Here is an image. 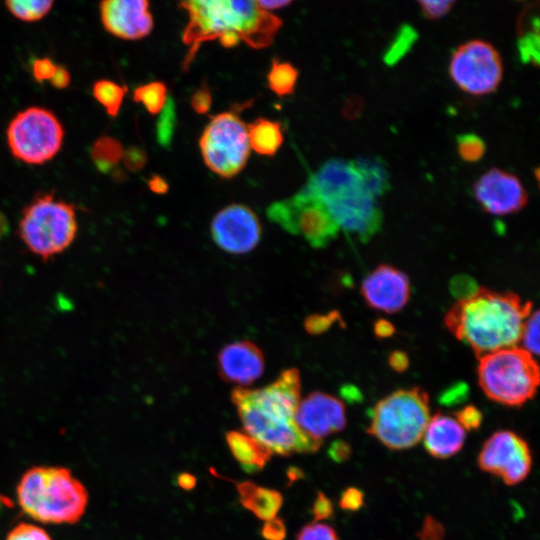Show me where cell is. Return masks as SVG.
<instances>
[{
  "mask_svg": "<svg viewBox=\"0 0 540 540\" xmlns=\"http://www.w3.org/2000/svg\"><path fill=\"white\" fill-rule=\"evenodd\" d=\"M300 389L299 371L292 368L266 387L255 390L236 387L231 393L246 433L280 456L314 453L322 445L295 423Z\"/></svg>",
  "mask_w": 540,
  "mask_h": 540,
  "instance_id": "obj_1",
  "label": "cell"
},
{
  "mask_svg": "<svg viewBox=\"0 0 540 540\" xmlns=\"http://www.w3.org/2000/svg\"><path fill=\"white\" fill-rule=\"evenodd\" d=\"M532 303L517 294L478 288L462 296L446 312L444 325L478 358L516 346Z\"/></svg>",
  "mask_w": 540,
  "mask_h": 540,
  "instance_id": "obj_2",
  "label": "cell"
},
{
  "mask_svg": "<svg viewBox=\"0 0 540 540\" xmlns=\"http://www.w3.org/2000/svg\"><path fill=\"white\" fill-rule=\"evenodd\" d=\"M188 14L182 40L189 46L184 65L193 60L203 42L218 39L225 48L241 41L252 48L268 47L282 20L259 7L257 1L191 0L180 3Z\"/></svg>",
  "mask_w": 540,
  "mask_h": 540,
  "instance_id": "obj_3",
  "label": "cell"
},
{
  "mask_svg": "<svg viewBox=\"0 0 540 540\" xmlns=\"http://www.w3.org/2000/svg\"><path fill=\"white\" fill-rule=\"evenodd\" d=\"M304 188L326 207L340 230L366 243L383 225L379 197L364 181L354 160L329 159Z\"/></svg>",
  "mask_w": 540,
  "mask_h": 540,
  "instance_id": "obj_4",
  "label": "cell"
},
{
  "mask_svg": "<svg viewBox=\"0 0 540 540\" xmlns=\"http://www.w3.org/2000/svg\"><path fill=\"white\" fill-rule=\"evenodd\" d=\"M17 501L24 513L47 524H73L87 504L85 486L65 467L34 466L20 478Z\"/></svg>",
  "mask_w": 540,
  "mask_h": 540,
  "instance_id": "obj_5",
  "label": "cell"
},
{
  "mask_svg": "<svg viewBox=\"0 0 540 540\" xmlns=\"http://www.w3.org/2000/svg\"><path fill=\"white\" fill-rule=\"evenodd\" d=\"M78 231L76 208L54 192L38 193L22 210L20 239L35 256L47 261L67 250Z\"/></svg>",
  "mask_w": 540,
  "mask_h": 540,
  "instance_id": "obj_6",
  "label": "cell"
},
{
  "mask_svg": "<svg viewBox=\"0 0 540 540\" xmlns=\"http://www.w3.org/2000/svg\"><path fill=\"white\" fill-rule=\"evenodd\" d=\"M430 418V400L425 390L399 389L375 404L367 433L389 449L405 450L422 440Z\"/></svg>",
  "mask_w": 540,
  "mask_h": 540,
  "instance_id": "obj_7",
  "label": "cell"
},
{
  "mask_svg": "<svg viewBox=\"0 0 540 540\" xmlns=\"http://www.w3.org/2000/svg\"><path fill=\"white\" fill-rule=\"evenodd\" d=\"M477 379L490 400L508 407H521L537 392L539 368L531 354L513 346L481 356Z\"/></svg>",
  "mask_w": 540,
  "mask_h": 540,
  "instance_id": "obj_8",
  "label": "cell"
},
{
  "mask_svg": "<svg viewBox=\"0 0 540 540\" xmlns=\"http://www.w3.org/2000/svg\"><path fill=\"white\" fill-rule=\"evenodd\" d=\"M6 139L16 159L29 165H42L61 150L64 129L52 111L31 106L12 118L6 130Z\"/></svg>",
  "mask_w": 540,
  "mask_h": 540,
  "instance_id": "obj_9",
  "label": "cell"
},
{
  "mask_svg": "<svg viewBox=\"0 0 540 540\" xmlns=\"http://www.w3.org/2000/svg\"><path fill=\"white\" fill-rule=\"evenodd\" d=\"M205 165L221 178L239 174L250 156L248 128L236 111L210 116L199 139Z\"/></svg>",
  "mask_w": 540,
  "mask_h": 540,
  "instance_id": "obj_10",
  "label": "cell"
},
{
  "mask_svg": "<svg viewBox=\"0 0 540 540\" xmlns=\"http://www.w3.org/2000/svg\"><path fill=\"white\" fill-rule=\"evenodd\" d=\"M266 214L271 222L314 248L326 247L340 231L324 204L304 187L292 197L270 204Z\"/></svg>",
  "mask_w": 540,
  "mask_h": 540,
  "instance_id": "obj_11",
  "label": "cell"
},
{
  "mask_svg": "<svg viewBox=\"0 0 540 540\" xmlns=\"http://www.w3.org/2000/svg\"><path fill=\"white\" fill-rule=\"evenodd\" d=\"M448 74L464 93L486 96L494 93L502 82V57L492 43L483 39H471L452 52Z\"/></svg>",
  "mask_w": 540,
  "mask_h": 540,
  "instance_id": "obj_12",
  "label": "cell"
},
{
  "mask_svg": "<svg viewBox=\"0 0 540 540\" xmlns=\"http://www.w3.org/2000/svg\"><path fill=\"white\" fill-rule=\"evenodd\" d=\"M479 468L499 477L506 485L524 481L532 468V453L527 441L511 430L493 433L483 444L477 458Z\"/></svg>",
  "mask_w": 540,
  "mask_h": 540,
  "instance_id": "obj_13",
  "label": "cell"
},
{
  "mask_svg": "<svg viewBox=\"0 0 540 540\" xmlns=\"http://www.w3.org/2000/svg\"><path fill=\"white\" fill-rule=\"evenodd\" d=\"M472 192L476 202L488 214L507 216L522 210L529 195L515 174L500 168H490L474 182Z\"/></svg>",
  "mask_w": 540,
  "mask_h": 540,
  "instance_id": "obj_14",
  "label": "cell"
},
{
  "mask_svg": "<svg viewBox=\"0 0 540 540\" xmlns=\"http://www.w3.org/2000/svg\"><path fill=\"white\" fill-rule=\"evenodd\" d=\"M262 234L256 213L244 204H230L218 211L211 222V235L222 250L244 254L254 249Z\"/></svg>",
  "mask_w": 540,
  "mask_h": 540,
  "instance_id": "obj_15",
  "label": "cell"
},
{
  "mask_svg": "<svg viewBox=\"0 0 540 540\" xmlns=\"http://www.w3.org/2000/svg\"><path fill=\"white\" fill-rule=\"evenodd\" d=\"M361 295L374 310L388 314L401 311L411 296L408 276L398 268L380 264L362 281Z\"/></svg>",
  "mask_w": 540,
  "mask_h": 540,
  "instance_id": "obj_16",
  "label": "cell"
},
{
  "mask_svg": "<svg viewBox=\"0 0 540 540\" xmlns=\"http://www.w3.org/2000/svg\"><path fill=\"white\" fill-rule=\"evenodd\" d=\"M295 423L307 436L322 442L346 427L345 405L328 393L312 392L299 402Z\"/></svg>",
  "mask_w": 540,
  "mask_h": 540,
  "instance_id": "obj_17",
  "label": "cell"
},
{
  "mask_svg": "<svg viewBox=\"0 0 540 540\" xmlns=\"http://www.w3.org/2000/svg\"><path fill=\"white\" fill-rule=\"evenodd\" d=\"M104 29L123 40L148 36L154 21L146 0H106L99 4Z\"/></svg>",
  "mask_w": 540,
  "mask_h": 540,
  "instance_id": "obj_18",
  "label": "cell"
},
{
  "mask_svg": "<svg viewBox=\"0 0 540 540\" xmlns=\"http://www.w3.org/2000/svg\"><path fill=\"white\" fill-rule=\"evenodd\" d=\"M217 364L219 375L223 380L246 386L261 377L265 359L257 345L242 340L223 347L218 354Z\"/></svg>",
  "mask_w": 540,
  "mask_h": 540,
  "instance_id": "obj_19",
  "label": "cell"
},
{
  "mask_svg": "<svg viewBox=\"0 0 540 540\" xmlns=\"http://www.w3.org/2000/svg\"><path fill=\"white\" fill-rule=\"evenodd\" d=\"M466 431L454 416L437 413L425 428L422 440L427 453L437 459L450 458L462 449Z\"/></svg>",
  "mask_w": 540,
  "mask_h": 540,
  "instance_id": "obj_20",
  "label": "cell"
},
{
  "mask_svg": "<svg viewBox=\"0 0 540 540\" xmlns=\"http://www.w3.org/2000/svg\"><path fill=\"white\" fill-rule=\"evenodd\" d=\"M225 439L232 455L247 473L261 471L272 457L267 447L245 432L229 431Z\"/></svg>",
  "mask_w": 540,
  "mask_h": 540,
  "instance_id": "obj_21",
  "label": "cell"
},
{
  "mask_svg": "<svg viewBox=\"0 0 540 540\" xmlns=\"http://www.w3.org/2000/svg\"><path fill=\"white\" fill-rule=\"evenodd\" d=\"M236 490L242 506L261 520L268 521L274 518L283 504L280 492L251 481L237 483Z\"/></svg>",
  "mask_w": 540,
  "mask_h": 540,
  "instance_id": "obj_22",
  "label": "cell"
},
{
  "mask_svg": "<svg viewBox=\"0 0 540 540\" xmlns=\"http://www.w3.org/2000/svg\"><path fill=\"white\" fill-rule=\"evenodd\" d=\"M250 149L264 156H273L283 143V131L280 122L266 118H257L247 125Z\"/></svg>",
  "mask_w": 540,
  "mask_h": 540,
  "instance_id": "obj_23",
  "label": "cell"
},
{
  "mask_svg": "<svg viewBox=\"0 0 540 540\" xmlns=\"http://www.w3.org/2000/svg\"><path fill=\"white\" fill-rule=\"evenodd\" d=\"M123 152L124 148L119 140L103 135L93 142L90 156L96 168L100 172L107 173L119 163Z\"/></svg>",
  "mask_w": 540,
  "mask_h": 540,
  "instance_id": "obj_24",
  "label": "cell"
},
{
  "mask_svg": "<svg viewBox=\"0 0 540 540\" xmlns=\"http://www.w3.org/2000/svg\"><path fill=\"white\" fill-rule=\"evenodd\" d=\"M298 76L299 71L293 64L274 58L267 73L268 87L279 97L291 95Z\"/></svg>",
  "mask_w": 540,
  "mask_h": 540,
  "instance_id": "obj_25",
  "label": "cell"
},
{
  "mask_svg": "<svg viewBox=\"0 0 540 540\" xmlns=\"http://www.w3.org/2000/svg\"><path fill=\"white\" fill-rule=\"evenodd\" d=\"M127 90L126 86L112 80L99 79L93 84L92 94L109 116L116 117L123 104Z\"/></svg>",
  "mask_w": 540,
  "mask_h": 540,
  "instance_id": "obj_26",
  "label": "cell"
},
{
  "mask_svg": "<svg viewBox=\"0 0 540 540\" xmlns=\"http://www.w3.org/2000/svg\"><path fill=\"white\" fill-rule=\"evenodd\" d=\"M364 181L379 198L383 196L390 187L388 170L379 159H358L354 160Z\"/></svg>",
  "mask_w": 540,
  "mask_h": 540,
  "instance_id": "obj_27",
  "label": "cell"
},
{
  "mask_svg": "<svg viewBox=\"0 0 540 540\" xmlns=\"http://www.w3.org/2000/svg\"><path fill=\"white\" fill-rule=\"evenodd\" d=\"M167 98V86L162 81L140 85L133 92V100L141 103L151 115H157L163 110Z\"/></svg>",
  "mask_w": 540,
  "mask_h": 540,
  "instance_id": "obj_28",
  "label": "cell"
},
{
  "mask_svg": "<svg viewBox=\"0 0 540 540\" xmlns=\"http://www.w3.org/2000/svg\"><path fill=\"white\" fill-rule=\"evenodd\" d=\"M50 0H8L6 9L12 16L23 22H35L44 18L53 8Z\"/></svg>",
  "mask_w": 540,
  "mask_h": 540,
  "instance_id": "obj_29",
  "label": "cell"
},
{
  "mask_svg": "<svg viewBox=\"0 0 540 540\" xmlns=\"http://www.w3.org/2000/svg\"><path fill=\"white\" fill-rule=\"evenodd\" d=\"M156 123V139L159 145L169 148L173 141L176 127V107L174 99L168 96L163 110Z\"/></svg>",
  "mask_w": 540,
  "mask_h": 540,
  "instance_id": "obj_30",
  "label": "cell"
},
{
  "mask_svg": "<svg viewBox=\"0 0 540 540\" xmlns=\"http://www.w3.org/2000/svg\"><path fill=\"white\" fill-rule=\"evenodd\" d=\"M459 158L467 163L479 162L486 153L485 141L475 133L460 134L456 138Z\"/></svg>",
  "mask_w": 540,
  "mask_h": 540,
  "instance_id": "obj_31",
  "label": "cell"
},
{
  "mask_svg": "<svg viewBox=\"0 0 540 540\" xmlns=\"http://www.w3.org/2000/svg\"><path fill=\"white\" fill-rule=\"evenodd\" d=\"M539 312L532 311L526 318L520 336L523 349L532 356L539 353Z\"/></svg>",
  "mask_w": 540,
  "mask_h": 540,
  "instance_id": "obj_32",
  "label": "cell"
},
{
  "mask_svg": "<svg viewBox=\"0 0 540 540\" xmlns=\"http://www.w3.org/2000/svg\"><path fill=\"white\" fill-rule=\"evenodd\" d=\"M295 540H339V537L330 525L313 522L303 526Z\"/></svg>",
  "mask_w": 540,
  "mask_h": 540,
  "instance_id": "obj_33",
  "label": "cell"
},
{
  "mask_svg": "<svg viewBox=\"0 0 540 540\" xmlns=\"http://www.w3.org/2000/svg\"><path fill=\"white\" fill-rule=\"evenodd\" d=\"M5 540H52L50 535L41 527L22 522L17 524L7 534Z\"/></svg>",
  "mask_w": 540,
  "mask_h": 540,
  "instance_id": "obj_34",
  "label": "cell"
},
{
  "mask_svg": "<svg viewBox=\"0 0 540 540\" xmlns=\"http://www.w3.org/2000/svg\"><path fill=\"white\" fill-rule=\"evenodd\" d=\"M413 34L414 32H412L410 27H404L403 30L400 31L385 55L387 63L395 62L401 55L405 54L412 44Z\"/></svg>",
  "mask_w": 540,
  "mask_h": 540,
  "instance_id": "obj_35",
  "label": "cell"
},
{
  "mask_svg": "<svg viewBox=\"0 0 540 540\" xmlns=\"http://www.w3.org/2000/svg\"><path fill=\"white\" fill-rule=\"evenodd\" d=\"M422 14L430 20L446 16L455 5V1H418Z\"/></svg>",
  "mask_w": 540,
  "mask_h": 540,
  "instance_id": "obj_36",
  "label": "cell"
},
{
  "mask_svg": "<svg viewBox=\"0 0 540 540\" xmlns=\"http://www.w3.org/2000/svg\"><path fill=\"white\" fill-rule=\"evenodd\" d=\"M454 417L465 431L478 429L483 421V414L473 405L461 408L455 413Z\"/></svg>",
  "mask_w": 540,
  "mask_h": 540,
  "instance_id": "obj_37",
  "label": "cell"
},
{
  "mask_svg": "<svg viewBox=\"0 0 540 540\" xmlns=\"http://www.w3.org/2000/svg\"><path fill=\"white\" fill-rule=\"evenodd\" d=\"M192 109L198 114H206L212 106V93L206 81L195 90L190 98Z\"/></svg>",
  "mask_w": 540,
  "mask_h": 540,
  "instance_id": "obj_38",
  "label": "cell"
},
{
  "mask_svg": "<svg viewBox=\"0 0 540 540\" xmlns=\"http://www.w3.org/2000/svg\"><path fill=\"white\" fill-rule=\"evenodd\" d=\"M57 65L48 57L37 58L32 62L31 71L33 78L41 83L50 81Z\"/></svg>",
  "mask_w": 540,
  "mask_h": 540,
  "instance_id": "obj_39",
  "label": "cell"
},
{
  "mask_svg": "<svg viewBox=\"0 0 540 540\" xmlns=\"http://www.w3.org/2000/svg\"><path fill=\"white\" fill-rule=\"evenodd\" d=\"M122 160L129 171L137 172L147 163V154L143 149L131 146L124 150Z\"/></svg>",
  "mask_w": 540,
  "mask_h": 540,
  "instance_id": "obj_40",
  "label": "cell"
},
{
  "mask_svg": "<svg viewBox=\"0 0 540 540\" xmlns=\"http://www.w3.org/2000/svg\"><path fill=\"white\" fill-rule=\"evenodd\" d=\"M261 536L265 540H284L286 537L284 521L277 517L266 521L261 529Z\"/></svg>",
  "mask_w": 540,
  "mask_h": 540,
  "instance_id": "obj_41",
  "label": "cell"
},
{
  "mask_svg": "<svg viewBox=\"0 0 540 540\" xmlns=\"http://www.w3.org/2000/svg\"><path fill=\"white\" fill-rule=\"evenodd\" d=\"M363 502L364 496L362 491L354 487H349L342 492L339 506L343 510L356 511L363 505Z\"/></svg>",
  "mask_w": 540,
  "mask_h": 540,
  "instance_id": "obj_42",
  "label": "cell"
},
{
  "mask_svg": "<svg viewBox=\"0 0 540 540\" xmlns=\"http://www.w3.org/2000/svg\"><path fill=\"white\" fill-rule=\"evenodd\" d=\"M314 522L331 518L333 505L331 500L322 492H318L312 506Z\"/></svg>",
  "mask_w": 540,
  "mask_h": 540,
  "instance_id": "obj_43",
  "label": "cell"
},
{
  "mask_svg": "<svg viewBox=\"0 0 540 540\" xmlns=\"http://www.w3.org/2000/svg\"><path fill=\"white\" fill-rule=\"evenodd\" d=\"M338 318L339 316L334 312L328 315H323V316L315 315L313 317H310L306 321L305 327L310 333L323 332L334 322L335 319H338Z\"/></svg>",
  "mask_w": 540,
  "mask_h": 540,
  "instance_id": "obj_44",
  "label": "cell"
},
{
  "mask_svg": "<svg viewBox=\"0 0 540 540\" xmlns=\"http://www.w3.org/2000/svg\"><path fill=\"white\" fill-rule=\"evenodd\" d=\"M71 82V75L63 65H57L55 73L50 80L51 85L56 89H65Z\"/></svg>",
  "mask_w": 540,
  "mask_h": 540,
  "instance_id": "obj_45",
  "label": "cell"
},
{
  "mask_svg": "<svg viewBox=\"0 0 540 540\" xmlns=\"http://www.w3.org/2000/svg\"><path fill=\"white\" fill-rule=\"evenodd\" d=\"M328 454L334 461L341 462L350 455V447L344 441H335L331 444Z\"/></svg>",
  "mask_w": 540,
  "mask_h": 540,
  "instance_id": "obj_46",
  "label": "cell"
},
{
  "mask_svg": "<svg viewBox=\"0 0 540 540\" xmlns=\"http://www.w3.org/2000/svg\"><path fill=\"white\" fill-rule=\"evenodd\" d=\"M148 187L156 194H165L169 190L168 182L160 175H152L148 180Z\"/></svg>",
  "mask_w": 540,
  "mask_h": 540,
  "instance_id": "obj_47",
  "label": "cell"
},
{
  "mask_svg": "<svg viewBox=\"0 0 540 540\" xmlns=\"http://www.w3.org/2000/svg\"><path fill=\"white\" fill-rule=\"evenodd\" d=\"M389 364L396 371H403L408 367L409 360L404 352L395 351L389 356Z\"/></svg>",
  "mask_w": 540,
  "mask_h": 540,
  "instance_id": "obj_48",
  "label": "cell"
},
{
  "mask_svg": "<svg viewBox=\"0 0 540 540\" xmlns=\"http://www.w3.org/2000/svg\"><path fill=\"white\" fill-rule=\"evenodd\" d=\"M394 331V326L386 320H379L374 325V332L380 338L389 337Z\"/></svg>",
  "mask_w": 540,
  "mask_h": 540,
  "instance_id": "obj_49",
  "label": "cell"
},
{
  "mask_svg": "<svg viewBox=\"0 0 540 540\" xmlns=\"http://www.w3.org/2000/svg\"><path fill=\"white\" fill-rule=\"evenodd\" d=\"M292 3L290 0H261L257 1L259 7L267 12L270 10L280 9Z\"/></svg>",
  "mask_w": 540,
  "mask_h": 540,
  "instance_id": "obj_50",
  "label": "cell"
},
{
  "mask_svg": "<svg viewBox=\"0 0 540 540\" xmlns=\"http://www.w3.org/2000/svg\"><path fill=\"white\" fill-rule=\"evenodd\" d=\"M177 484L183 490H192L196 486V478L190 473L184 472L177 476Z\"/></svg>",
  "mask_w": 540,
  "mask_h": 540,
  "instance_id": "obj_51",
  "label": "cell"
},
{
  "mask_svg": "<svg viewBox=\"0 0 540 540\" xmlns=\"http://www.w3.org/2000/svg\"><path fill=\"white\" fill-rule=\"evenodd\" d=\"M287 475L289 477V479L292 481L294 480H297L299 478H301V475H302V472L295 468V467H291L288 471H287Z\"/></svg>",
  "mask_w": 540,
  "mask_h": 540,
  "instance_id": "obj_52",
  "label": "cell"
},
{
  "mask_svg": "<svg viewBox=\"0 0 540 540\" xmlns=\"http://www.w3.org/2000/svg\"><path fill=\"white\" fill-rule=\"evenodd\" d=\"M8 228V223L6 217L3 213L0 212V236L3 235Z\"/></svg>",
  "mask_w": 540,
  "mask_h": 540,
  "instance_id": "obj_53",
  "label": "cell"
}]
</instances>
